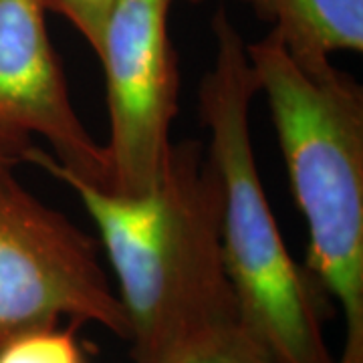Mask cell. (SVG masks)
Listing matches in <instances>:
<instances>
[{"label":"cell","mask_w":363,"mask_h":363,"mask_svg":"<svg viewBox=\"0 0 363 363\" xmlns=\"http://www.w3.org/2000/svg\"><path fill=\"white\" fill-rule=\"evenodd\" d=\"M298 59L363 52V0H245Z\"/></svg>","instance_id":"cell-7"},{"label":"cell","mask_w":363,"mask_h":363,"mask_svg":"<svg viewBox=\"0 0 363 363\" xmlns=\"http://www.w3.org/2000/svg\"><path fill=\"white\" fill-rule=\"evenodd\" d=\"M214 63L198 89L206 152L222 188V250L240 323L279 363H335L323 337L325 301L291 257L260 180L250 138L259 85L247 40L224 9L212 16Z\"/></svg>","instance_id":"cell-3"},{"label":"cell","mask_w":363,"mask_h":363,"mask_svg":"<svg viewBox=\"0 0 363 363\" xmlns=\"http://www.w3.org/2000/svg\"><path fill=\"white\" fill-rule=\"evenodd\" d=\"M75 327H43L9 339L0 345V363H87Z\"/></svg>","instance_id":"cell-9"},{"label":"cell","mask_w":363,"mask_h":363,"mask_svg":"<svg viewBox=\"0 0 363 363\" xmlns=\"http://www.w3.org/2000/svg\"><path fill=\"white\" fill-rule=\"evenodd\" d=\"M154 363H279L242 323L208 331Z\"/></svg>","instance_id":"cell-8"},{"label":"cell","mask_w":363,"mask_h":363,"mask_svg":"<svg viewBox=\"0 0 363 363\" xmlns=\"http://www.w3.org/2000/svg\"><path fill=\"white\" fill-rule=\"evenodd\" d=\"M186 2H190V4H200V2H206V0H186Z\"/></svg>","instance_id":"cell-11"},{"label":"cell","mask_w":363,"mask_h":363,"mask_svg":"<svg viewBox=\"0 0 363 363\" xmlns=\"http://www.w3.org/2000/svg\"><path fill=\"white\" fill-rule=\"evenodd\" d=\"M247 51L307 224L303 269L343 319L335 363H363L362 85L331 59L295 57L272 28Z\"/></svg>","instance_id":"cell-2"},{"label":"cell","mask_w":363,"mask_h":363,"mask_svg":"<svg viewBox=\"0 0 363 363\" xmlns=\"http://www.w3.org/2000/svg\"><path fill=\"white\" fill-rule=\"evenodd\" d=\"M43 0H0V156L16 164L43 138L61 166L107 188L104 143L75 111Z\"/></svg>","instance_id":"cell-6"},{"label":"cell","mask_w":363,"mask_h":363,"mask_svg":"<svg viewBox=\"0 0 363 363\" xmlns=\"http://www.w3.org/2000/svg\"><path fill=\"white\" fill-rule=\"evenodd\" d=\"M23 162L63 182L91 216L133 363H154L208 331L240 323L222 250L220 178L204 143H174L162 180L142 196L81 180L39 145Z\"/></svg>","instance_id":"cell-1"},{"label":"cell","mask_w":363,"mask_h":363,"mask_svg":"<svg viewBox=\"0 0 363 363\" xmlns=\"http://www.w3.org/2000/svg\"><path fill=\"white\" fill-rule=\"evenodd\" d=\"M45 11L67 18L97 55L117 0H43Z\"/></svg>","instance_id":"cell-10"},{"label":"cell","mask_w":363,"mask_h":363,"mask_svg":"<svg viewBox=\"0 0 363 363\" xmlns=\"http://www.w3.org/2000/svg\"><path fill=\"white\" fill-rule=\"evenodd\" d=\"M0 156V345L26 331L95 323L128 339L97 238L26 190Z\"/></svg>","instance_id":"cell-4"},{"label":"cell","mask_w":363,"mask_h":363,"mask_svg":"<svg viewBox=\"0 0 363 363\" xmlns=\"http://www.w3.org/2000/svg\"><path fill=\"white\" fill-rule=\"evenodd\" d=\"M172 0H117L97 57L105 71L107 188L142 196L162 180L180 111V65L169 37Z\"/></svg>","instance_id":"cell-5"}]
</instances>
